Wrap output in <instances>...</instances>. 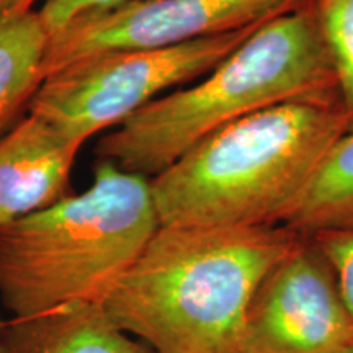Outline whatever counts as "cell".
<instances>
[{"label":"cell","mask_w":353,"mask_h":353,"mask_svg":"<svg viewBox=\"0 0 353 353\" xmlns=\"http://www.w3.org/2000/svg\"><path fill=\"white\" fill-rule=\"evenodd\" d=\"M237 353H353V321L311 237L301 234L259 285Z\"/></svg>","instance_id":"7"},{"label":"cell","mask_w":353,"mask_h":353,"mask_svg":"<svg viewBox=\"0 0 353 353\" xmlns=\"http://www.w3.org/2000/svg\"><path fill=\"white\" fill-rule=\"evenodd\" d=\"M159 229L151 180L100 161L94 183L0 226V301L30 322L103 304Z\"/></svg>","instance_id":"3"},{"label":"cell","mask_w":353,"mask_h":353,"mask_svg":"<svg viewBox=\"0 0 353 353\" xmlns=\"http://www.w3.org/2000/svg\"><path fill=\"white\" fill-rule=\"evenodd\" d=\"M348 131L339 97L283 101L229 123L151 180L159 226H285Z\"/></svg>","instance_id":"2"},{"label":"cell","mask_w":353,"mask_h":353,"mask_svg":"<svg viewBox=\"0 0 353 353\" xmlns=\"http://www.w3.org/2000/svg\"><path fill=\"white\" fill-rule=\"evenodd\" d=\"M82 143L28 113L0 136V226L70 195Z\"/></svg>","instance_id":"8"},{"label":"cell","mask_w":353,"mask_h":353,"mask_svg":"<svg viewBox=\"0 0 353 353\" xmlns=\"http://www.w3.org/2000/svg\"><path fill=\"white\" fill-rule=\"evenodd\" d=\"M132 0H48L38 8L50 33L63 28L72 20L97 12H107Z\"/></svg>","instance_id":"14"},{"label":"cell","mask_w":353,"mask_h":353,"mask_svg":"<svg viewBox=\"0 0 353 353\" xmlns=\"http://www.w3.org/2000/svg\"><path fill=\"white\" fill-rule=\"evenodd\" d=\"M307 237H311L329 263L342 301L353 321V228L322 231Z\"/></svg>","instance_id":"13"},{"label":"cell","mask_w":353,"mask_h":353,"mask_svg":"<svg viewBox=\"0 0 353 353\" xmlns=\"http://www.w3.org/2000/svg\"><path fill=\"white\" fill-rule=\"evenodd\" d=\"M50 30L38 8L0 13V136L28 112L46 77Z\"/></svg>","instance_id":"10"},{"label":"cell","mask_w":353,"mask_h":353,"mask_svg":"<svg viewBox=\"0 0 353 353\" xmlns=\"http://www.w3.org/2000/svg\"><path fill=\"white\" fill-rule=\"evenodd\" d=\"M7 325V321H3L2 317H0V334H2V330H3V327H6Z\"/></svg>","instance_id":"16"},{"label":"cell","mask_w":353,"mask_h":353,"mask_svg":"<svg viewBox=\"0 0 353 353\" xmlns=\"http://www.w3.org/2000/svg\"><path fill=\"white\" fill-rule=\"evenodd\" d=\"M304 0H132L50 33L46 76L113 50H159L250 28Z\"/></svg>","instance_id":"6"},{"label":"cell","mask_w":353,"mask_h":353,"mask_svg":"<svg viewBox=\"0 0 353 353\" xmlns=\"http://www.w3.org/2000/svg\"><path fill=\"white\" fill-rule=\"evenodd\" d=\"M337 97L312 0L272 17L192 85L159 97L97 145L100 161L156 176L211 132L296 99Z\"/></svg>","instance_id":"4"},{"label":"cell","mask_w":353,"mask_h":353,"mask_svg":"<svg viewBox=\"0 0 353 353\" xmlns=\"http://www.w3.org/2000/svg\"><path fill=\"white\" fill-rule=\"evenodd\" d=\"M38 2L43 6L48 0H0V13L13 10H30V8H34Z\"/></svg>","instance_id":"15"},{"label":"cell","mask_w":353,"mask_h":353,"mask_svg":"<svg viewBox=\"0 0 353 353\" xmlns=\"http://www.w3.org/2000/svg\"><path fill=\"white\" fill-rule=\"evenodd\" d=\"M0 353H156L113 324L100 304L38 321H7Z\"/></svg>","instance_id":"9"},{"label":"cell","mask_w":353,"mask_h":353,"mask_svg":"<svg viewBox=\"0 0 353 353\" xmlns=\"http://www.w3.org/2000/svg\"><path fill=\"white\" fill-rule=\"evenodd\" d=\"M299 239L285 226H159L101 307L156 353H237L250 299Z\"/></svg>","instance_id":"1"},{"label":"cell","mask_w":353,"mask_h":353,"mask_svg":"<svg viewBox=\"0 0 353 353\" xmlns=\"http://www.w3.org/2000/svg\"><path fill=\"white\" fill-rule=\"evenodd\" d=\"M285 228L303 236L353 228V130L322 159Z\"/></svg>","instance_id":"11"},{"label":"cell","mask_w":353,"mask_h":353,"mask_svg":"<svg viewBox=\"0 0 353 353\" xmlns=\"http://www.w3.org/2000/svg\"><path fill=\"white\" fill-rule=\"evenodd\" d=\"M332 64L337 97L353 130V0H312Z\"/></svg>","instance_id":"12"},{"label":"cell","mask_w":353,"mask_h":353,"mask_svg":"<svg viewBox=\"0 0 353 353\" xmlns=\"http://www.w3.org/2000/svg\"><path fill=\"white\" fill-rule=\"evenodd\" d=\"M260 25L170 48L82 57L44 77L28 113L83 144L97 132L118 128L170 88L205 76Z\"/></svg>","instance_id":"5"}]
</instances>
